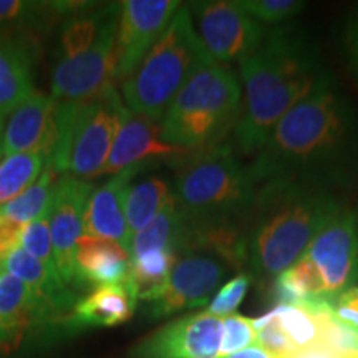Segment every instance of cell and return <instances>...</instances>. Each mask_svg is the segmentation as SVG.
I'll use <instances>...</instances> for the list:
<instances>
[{
	"label": "cell",
	"mask_w": 358,
	"mask_h": 358,
	"mask_svg": "<svg viewBox=\"0 0 358 358\" xmlns=\"http://www.w3.org/2000/svg\"><path fill=\"white\" fill-rule=\"evenodd\" d=\"M243 105L234 128V150L256 153L284 115L306 98L325 73L301 34L277 29L239 65Z\"/></svg>",
	"instance_id": "7a4b0ae2"
},
{
	"label": "cell",
	"mask_w": 358,
	"mask_h": 358,
	"mask_svg": "<svg viewBox=\"0 0 358 358\" xmlns=\"http://www.w3.org/2000/svg\"><path fill=\"white\" fill-rule=\"evenodd\" d=\"M254 322L257 345L274 358L358 342V332L343 324L329 303H279Z\"/></svg>",
	"instance_id": "ba28073f"
},
{
	"label": "cell",
	"mask_w": 358,
	"mask_h": 358,
	"mask_svg": "<svg viewBox=\"0 0 358 358\" xmlns=\"http://www.w3.org/2000/svg\"><path fill=\"white\" fill-rule=\"evenodd\" d=\"M57 145V101L34 90L8 115L2 131V151L6 156L34 153L50 163Z\"/></svg>",
	"instance_id": "2e32d148"
},
{
	"label": "cell",
	"mask_w": 358,
	"mask_h": 358,
	"mask_svg": "<svg viewBox=\"0 0 358 358\" xmlns=\"http://www.w3.org/2000/svg\"><path fill=\"white\" fill-rule=\"evenodd\" d=\"M58 176L60 174H57L52 166H45L40 178L29 189L0 208V224L27 226L50 214Z\"/></svg>",
	"instance_id": "4316f807"
},
{
	"label": "cell",
	"mask_w": 358,
	"mask_h": 358,
	"mask_svg": "<svg viewBox=\"0 0 358 358\" xmlns=\"http://www.w3.org/2000/svg\"><path fill=\"white\" fill-rule=\"evenodd\" d=\"M295 358H358V342L352 345L317 348V350L302 353Z\"/></svg>",
	"instance_id": "d590c367"
},
{
	"label": "cell",
	"mask_w": 358,
	"mask_h": 358,
	"mask_svg": "<svg viewBox=\"0 0 358 358\" xmlns=\"http://www.w3.org/2000/svg\"><path fill=\"white\" fill-rule=\"evenodd\" d=\"M196 34L216 64H243L266 38V29L239 0H199L186 6Z\"/></svg>",
	"instance_id": "9c48e42d"
},
{
	"label": "cell",
	"mask_w": 358,
	"mask_h": 358,
	"mask_svg": "<svg viewBox=\"0 0 358 358\" xmlns=\"http://www.w3.org/2000/svg\"><path fill=\"white\" fill-rule=\"evenodd\" d=\"M257 343L256 322L249 317L232 313L222 319V338H221V357L231 355L244 348Z\"/></svg>",
	"instance_id": "4dcf8cb0"
},
{
	"label": "cell",
	"mask_w": 358,
	"mask_h": 358,
	"mask_svg": "<svg viewBox=\"0 0 358 358\" xmlns=\"http://www.w3.org/2000/svg\"><path fill=\"white\" fill-rule=\"evenodd\" d=\"M19 245L29 256L42 262L45 267L57 271L50 236V214L40 217L38 221L27 224L24 231H22Z\"/></svg>",
	"instance_id": "f546056e"
},
{
	"label": "cell",
	"mask_w": 358,
	"mask_h": 358,
	"mask_svg": "<svg viewBox=\"0 0 358 358\" xmlns=\"http://www.w3.org/2000/svg\"><path fill=\"white\" fill-rule=\"evenodd\" d=\"M129 252L108 239L83 236L75 256V287L85 290L123 284L129 275Z\"/></svg>",
	"instance_id": "ffe728a7"
},
{
	"label": "cell",
	"mask_w": 358,
	"mask_h": 358,
	"mask_svg": "<svg viewBox=\"0 0 358 358\" xmlns=\"http://www.w3.org/2000/svg\"><path fill=\"white\" fill-rule=\"evenodd\" d=\"M47 166L43 156L19 153L0 161V208L29 189Z\"/></svg>",
	"instance_id": "f1b7e54d"
},
{
	"label": "cell",
	"mask_w": 358,
	"mask_h": 358,
	"mask_svg": "<svg viewBox=\"0 0 358 358\" xmlns=\"http://www.w3.org/2000/svg\"><path fill=\"white\" fill-rule=\"evenodd\" d=\"M0 268L25 282L37 302L45 327H62L80 301L77 290L66 285L57 271L45 267L20 245L8 254Z\"/></svg>",
	"instance_id": "ac0fdd59"
},
{
	"label": "cell",
	"mask_w": 358,
	"mask_h": 358,
	"mask_svg": "<svg viewBox=\"0 0 358 358\" xmlns=\"http://www.w3.org/2000/svg\"><path fill=\"white\" fill-rule=\"evenodd\" d=\"M221 358H274L268 353L267 350H264L261 345H252V347H248L244 348V350H239L236 353H231V355H226V357H221Z\"/></svg>",
	"instance_id": "74e56055"
},
{
	"label": "cell",
	"mask_w": 358,
	"mask_h": 358,
	"mask_svg": "<svg viewBox=\"0 0 358 358\" xmlns=\"http://www.w3.org/2000/svg\"><path fill=\"white\" fill-rule=\"evenodd\" d=\"M250 285V275L249 274H239L234 279L222 285L217 290L216 295L211 302L208 303L206 312L211 313L214 317L224 319V317H229L236 312V308L241 306V302L244 301L245 294H248Z\"/></svg>",
	"instance_id": "d6a6232c"
},
{
	"label": "cell",
	"mask_w": 358,
	"mask_h": 358,
	"mask_svg": "<svg viewBox=\"0 0 358 358\" xmlns=\"http://www.w3.org/2000/svg\"><path fill=\"white\" fill-rule=\"evenodd\" d=\"M229 272L226 262L208 252L181 254L174 262L164 294L151 303V317L161 319L208 306Z\"/></svg>",
	"instance_id": "7c38bea8"
},
{
	"label": "cell",
	"mask_w": 358,
	"mask_h": 358,
	"mask_svg": "<svg viewBox=\"0 0 358 358\" xmlns=\"http://www.w3.org/2000/svg\"><path fill=\"white\" fill-rule=\"evenodd\" d=\"M181 2L127 0L122 2L113 50V83L122 85L136 71L158 42Z\"/></svg>",
	"instance_id": "8fae6325"
},
{
	"label": "cell",
	"mask_w": 358,
	"mask_h": 358,
	"mask_svg": "<svg viewBox=\"0 0 358 358\" xmlns=\"http://www.w3.org/2000/svg\"><path fill=\"white\" fill-rule=\"evenodd\" d=\"M340 206L327 187L299 181L259 185L243 221L249 275L275 279L292 267Z\"/></svg>",
	"instance_id": "3957f363"
},
{
	"label": "cell",
	"mask_w": 358,
	"mask_h": 358,
	"mask_svg": "<svg viewBox=\"0 0 358 358\" xmlns=\"http://www.w3.org/2000/svg\"><path fill=\"white\" fill-rule=\"evenodd\" d=\"M216 64L196 34L189 10L179 7L141 65L120 85L124 106L159 123L178 92L201 66Z\"/></svg>",
	"instance_id": "8992f818"
},
{
	"label": "cell",
	"mask_w": 358,
	"mask_h": 358,
	"mask_svg": "<svg viewBox=\"0 0 358 358\" xmlns=\"http://www.w3.org/2000/svg\"><path fill=\"white\" fill-rule=\"evenodd\" d=\"M174 198L191 226L243 224L256 201L259 182L241 163L232 143L174 161Z\"/></svg>",
	"instance_id": "277c9868"
},
{
	"label": "cell",
	"mask_w": 358,
	"mask_h": 358,
	"mask_svg": "<svg viewBox=\"0 0 358 358\" xmlns=\"http://www.w3.org/2000/svg\"><path fill=\"white\" fill-rule=\"evenodd\" d=\"M347 48L348 55H350V62L358 75V19H355L348 25L347 30Z\"/></svg>",
	"instance_id": "8d00e7d4"
},
{
	"label": "cell",
	"mask_w": 358,
	"mask_h": 358,
	"mask_svg": "<svg viewBox=\"0 0 358 358\" xmlns=\"http://www.w3.org/2000/svg\"><path fill=\"white\" fill-rule=\"evenodd\" d=\"M187 234L189 227L185 214L179 209L176 198H173L153 221L131 237L129 257L141 256L153 250H164L179 257L186 252Z\"/></svg>",
	"instance_id": "cb8c5ba5"
},
{
	"label": "cell",
	"mask_w": 358,
	"mask_h": 358,
	"mask_svg": "<svg viewBox=\"0 0 358 358\" xmlns=\"http://www.w3.org/2000/svg\"><path fill=\"white\" fill-rule=\"evenodd\" d=\"M189 153L161 140L159 123L127 108L103 174H118L143 161L169 159L174 163Z\"/></svg>",
	"instance_id": "d6986e66"
},
{
	"label": "cell",
	"mask_w": 358,
	"mask_h": 358,
	"mask_svg": "<svg viewBox=\"0 0 358 358\" xmlns=\"http://www.w3.org/2000/svg\"><path fill=\"white\" fill-rule=\"evenodd\" d=\"M158 164L159 161H143V163L133 164L118 174H113V178L98 189H93L83 214V236L115 241L129 252L131 234L128 231L127 216H124V199H127L128 186L138 174Z\"/></svg>",
	"instance_id": "e0dca14e"
},
{
	"label": "cell",
	"mask_w": 358,
	"mask_h": 358,
	"mask_svg": "<svg viewBox=\"0 0 358 358\" xmlns=\"http://www.w3.org/2000/svg\"><path fill=\"white\" fill-rule=\"evenodd\" d=\"M303 257H307L324 282L325 301H334L355 287L358 282V221L345 206H340L332 217L313 237Z\"/></svg>",
	"instance_id": "30bf717a"
},
{
	"label": "cell",
	"mask_w": 358,
	"mask_h": 358,
	"mask_svg": "<svg viewBox=\"0 0 358 358\" xmlns=\"http://www.w3.org/2000/svg\"><path fill=\"white\" fill-rule=\"evenodd\" d=\"M222 319L208 312L189 313L155 330L129 358H221Z\"/></svg>",
	"instance_id": "4fadbf2b"
},
{
	"label": "cell",
	"mask_w": 358,
	"mask_h": 358,
	"mask_svg": "<svg viewBox=\"0 0 358 358\" xmlns=\"http://www.w3.org/2000/svg\"><path fill=\"white\" fill-rule=\"evenodd\" d=\"M45 327L24 280L0 268V350H10L30 330Z\"/></svg>",
	"instance_id": "603a6c76"
},
{
	"label": "cell",
	"mask_w": 358,
	"mask_h": 358,
	"mask_svg": "<svg viewBox=\"0 0 358 358\" xmlns=\"http://www.w3.org/2000/svg\"><path fill=\"white\" fill-rule=\"evenodd\" d=\"M136 302V295L128 282L93 289L87 297L80 299L62 327L80 330L124 324L133 317Z\"/></svg>",
	"instance_id": "7402d4cb"
},
{
	"label": "cell",
	"mask_w": 358,
	"mask_h": 358,
	"mask_svg": "<svg viewBox=\"0 0 358 358\" xmlns=\"http://www.w3.org/2000/svg\"><path fill=\"white\" fill-rule=\"evenodd\" d=\"M64 17L57 2L0 0V37H20L38 42L40 35Z\"/></svg>",
	"instance_id": "d4e9b609"
},
{
	"label": "cell",
	"mask_w": 358,
	"mask_h": 358,
	"mask_svg": "<svg viewBox=\"0 0 358 358\" xmlns=\"http://www.w3.org/2000/svg\"><path fill=\"white\" fill-rule=\"evenodd\" d=\"M241 7L262 25H274L292 19L303 8L297 0H239Z\"/></svg>",
	"instance_id": "1f68e13d"
},
{
	"label": "cell",
	"mask_w": 358,
	"mask_h": 358,
	"mask_svg": "<svg viewBox=\"0 0 358 358\" xmlns=\"http://www.w3.org/2000/svg\"><path fill=\"white\" fill-rule=\"evenodd\" d=\"M118 24L110 27L87 52L53 62L52 98L55 101H87L113 83V50Z\"/></svg>",
	"instance_id": "5bb4252c"
},
{
	"label": "cell",
	"mask_w": 358,
	"mask_h": 358,
	"mask_svg": "<svg viewBox=\"0 0 358 358\" xmlns=\"http://www.w3.org/2000/svg\"><path fill=\"white\" fill-rule=\"evenodd\" d=\"M124 110L116 85L87 101H57V145L47 166L82 181L100 176Z\"/></svg>",
	"instance_id": "52a82bcc"
},
{
	"label": "cell",
	"mask_w": 358,
	"mask_h": 358,
	"mask_svg": "<svg viewBox=\"0 0 358 358\" xmlns=\"http://www.w3.org/2000/svg\"><path fill=\"white\" fill-rule=\"evenodd\" d=\"M93 192L90 181L62 174L57 179L50 209V236L57 271L66 285L75 287V256L83 237V214Z\"/></svg>",
	"instance_id": "9a60e30c"
},
{
	"label": "cell",
	"mask_w": 358,
	"mask_h": 358,
	"mask_svg": "<svg viewBox=\"0 0 358 358\" xmlns=\"http://www.w3.org/2000/svg\"><path fill=\"white\" fill-rule=\"evenodd\" d=\"M357 158V115L330 75H324L275 124L250 169L259 185L299 181L327 187L345 181Z\"/></svg>",
	"instance_id": "6da1fadb"
},
{
	"label": "cell",
	"mask_w": 358,
	"mask_h": 358,
	"mask_svg": "<svg viewBox=\"0 0 358 358\" xmlns=\"http://www.w3.org/2000/svg\"><path fill=\"white\" fill-rule=\"evenodd\" d=\"M241 105L243 87L231 66H201L161 118V140L187 153L221 145L239 122Z\"/></svg>",
	"instance_id": "5b68a950"
},
{
	"label": "cell",
	"mask_w": 358,
	"mask_h": 358,
	"mask_svg": "<svg viewBox=\"0 0 358 358\" xmlns=\"http://www.w3.org/2000/svg\"><path fill=\"white\" fill-rule=\"evenodd\" d=\"M335 315L338 317L343 324L358 332V287L348 289L343 292L337 301L330 303Z\"/></svg>",
	"instance_id": "836d02e7"
},
{
	"label": "cell",
	"mask_w": 358,
	"mask_h": 358,
	"mask_svg": "<svg viewBox=\"0 0 358 358\" xmlns=\"http://www.w3.org/2000/svg\"><path fill=\"white\" fill-rule=\"evenodd\" d=\"M173 198L174 191L166 179L143 178L133 181L124 199V216L131 237L153 221Z\"/></svg>",
	"instance_id": "484cf974"
},
{
	"label": "cell",
	"mask_w": 358,
	"mask_h": 358,
	"mask_svg": "<svg viewBox=\"0 0 358 358\" xmlns=\"http://www.w3.org/2000/svg\"><path fill=\"white\" fill-rule=\"evenodd\" d=\"M38 42L0 37V120H7L34 92V65Z\"/></svg>",
	"instance_id": "44dd1931"
},
{
	"label": "cell",
	"mask_w": 358,
	"mask_h": 358,
	"mask_svg": "<svg viewBox=\"0 0 358 358\" xmlns=\"http://www.w3.org/2000/svg\"><path fill=\"white\" fill-rule=\"evenodd\" d=\"M176 259V254L164 252V250H153V252L131 257L127 282L138 301L151 303L158 301L166 290Z\"/></svg>",
	"instance_id": "83f0119b"
},
{
	"label": "cell",
	"mask_w": 358,
	"mask_h": 358,
	"mask_svg": "<svg viewBox=\"0 0 358 358\" xmlns=\"http://www.w3.org/2000/svg\"><path fill=\"white\" fill-rule=\"evenodd\" d=\"M24 227L25 226H15V224H0V266L12 250L19 248Z\"/></svg>",
	"instance_id": "e575fe53"
},
{
	"label": "cell",
	"mask_w": 358,
	"mask_h": 358,
	"mask_svg": "<svg viewBox=\"0 0 358 358\" xmlns=\"http://www.w3.org/2000/svg\"><path fill=\"white\" fill-rule=\"evenodd\" d=\"M3 124H6V120H0V161L3 159V151H2V131H3Z\"/></svg>",
	"instance_id": "f35d334b"
}]
</instances>
